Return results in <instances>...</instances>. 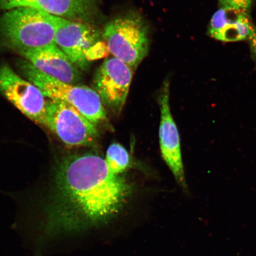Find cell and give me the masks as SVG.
<instances>
[{"instance_id":"6da1fadb","label":"cell","mask_w":256,"mask_h":256,"mask_svg":"<svg viewBox=\"0 0 256 256\" xmlns=\"http://www.w3.org/2000/svg\"><path fill=\"white\" fill-rule=\"evenodd\" d=\"M49 196L39 204L41 238L58 236L104 225L118 216L132 193L122 176L91 154L63 158L56 168Z\"/></svg>"},{"instance_id":"7a4b0ae2","label":"cell","mask_w":256,"mask_h":256,"mask_svg":"<svg viewBox=\"0 0 256 256\" xmlns=\"http://www.w3.org/2000/svg\"><path fill=\"white\" fill-rule=\"evenodd\" d=\"M55 16L36 8L18 7L0 18V40L19 54L55 44Z\"/></svg>"},{"instance_id":"3957f363","label":"cell","mask_w":256,"mask_h":256,"mask_svg":"<svg viewBox=\"0 0 256 256\" xmlns=\"http://www.w3.org/2000/svg\"><path fill=\"white\" fill-rule=\"evenodd\" d=\"M18 67L22 74L39 88L46 98L71 104L95 124L107 119L103 102L94 90L60 81L40 72L26 60H19Z\"/></svg>"},{"instance_id":"277c9868","label":"cell","mask_w":256,"mask_h":256,"mask_svg":"<svg viewBox=\"0 0 256 256\" xmlns=\"http://www.w3.org/2000/svg\"><path fill=\"white\" fill-rule=\"evenodd\" d=\"M102 38L108 51L134 71L148 52V28L142 16L130 14L105 26Z\"/></svg>"},{"instance_id":"5b68a950","label":"cell","mask_w":256,"mask_h":256,"mask_svg":"<svg viewBox=\"0 0 256 256\" xmlns=\"http://www.w3.org/2000/svg\"><path fill=\"white\" fill-rule=\"evenodd\" d=\"M55 44L76 68L87 69L92 60L106 56L107 46L90 24L55 16Z\"/></svg>"},{"instance_id":"8992f818","label":"cell","mask_w":256,"mask_h":256,"mask_svg":"<svg viewBox=\"0 0 256 256\" xmlns=\"http://www.w3.org/2000/svg\"><path fill=\"white\" fill-rule=\"evenodd\" d=\"M44 126L69 146H90L98 136L95 124L71 104L56 99L47 100Z\"/></svg>"},{"instance_id":"52a82bcc","label":"cell","mask_w":256,"mask_h":256,"mask_svg":"<svg viewBox=\"0 0 256 256\" xmlns=\"http://www.w3.org/2000/svg\"><path fill=\"white\" fill-rule=\"evenodd\" d=\"M0 92L28 119L44 126L46 96L34 83L18 74L7 63L0 65Z\"/></svg>"},{"instance_id":"ba28073f","label":"cell","mask_w":256,"mask_h":256,"mask_svg":"<svg viewBox=\"0 0 256 256\" xmlns=\"http://www.w3.org/2000/svg\"><path fill=\"white\" fill-rule=\"evenodd\" d=\"M133 72L127 64L113 57L106 60L96 73V92L118 114L126 104Z\"/></svg>"},{"instance_id":"9c48e42d","label":"cell","mask_w":256,"mask_h":256,"mask_svg":"<svg viewBox=\"0 0 256 256\" xmlns=\"http://www.w3.org/2000/svg\"><path fill=\"white\" fill-rule=\"evenodd\" d=\"M169 96V84L168 82H165L159 98L161 110L159 128L160 148L162 158L176 180L184 190H187L180 136L171 113Z\"/></svg>"},{"instance_id":"30bf717a","label":"cell","mask_w":256,"mask_h":256,"mask_svg":"<svg viewBox=\"0 0 256 256\" xmlns=\"http://www.w3.org/2000/svg\"><path fill=\"white\" fill-rule=\"evenodd\" d=\"M102 0H0V10L28 7L67 20L90 24L99 14Z\"/></svg>"},{"instance_id":"8fae6325","label":"cell","mask_w":256,"mask_h":256,"mask_svg":"<svg viewBox=\"0 0 256 256\" xmlns=\"http://www.w3.org/2000/svg\"><path fill=\"white\" fill-rule=\"evenodd\" d=\"M35 68L60 81L74 84L81 79L80 70L56 44L22 53Z\"/></svg>"},{"instance_id":"7c38bea8","label":"cell","mask_w":256,"mask_h":256,"mask_svg":"<svg viewBox=\"0 0 256 256\" xmlns=\"http://www.w3.org/2000/svg\"><path fill=\"white\" fill-rule=\"evenodd\" d=\"M256 30L249 14L234 8H220L211 18L208 34L218 40L234 42L250 40Z\"/></svg>"},{"instance_id":"4fadbf2b","label":"cell","mask_w":256,"mask_h":256,"mask_svg":"<svg viewBox=\"0 0 256 256\" xmlns=\"http://www.w3.org/2000/svg\"><path fill=\"white\" fill-rule=\"evenodd\" d=\"M104 160L112 174L120 175L129 165L130 155L123 146L114 143L108 147Z\"/></svg>"},{"instance_id":"5bb4252c","label":"cell","mask_w":256,"mask_h":256,"mask_svg":"<svg viewBox=\"0 0 256 256\" xmlns=\"http://www.w3.org/2000/svg\"><path fill=\"white\" fill-rule=\"evenodd\" d=\"M252 0H219L220 8H231L249 14Z\"/></svg>"},{"instance_id":"9a60e30c","label":"cell","mask_w":256,"mask_h":256,"mask_svg":"<svg viewBox=\"0 0 256 256\" xmlns=\"http://www.w3.org/2000/svg\"><path fill=\"white\" fill-rule=\"evenodd\" d=\"M250 43L252 54V56H254V59L256 64V30L254 37H252L250 40Z\"/></svg>"}]
</instances>
